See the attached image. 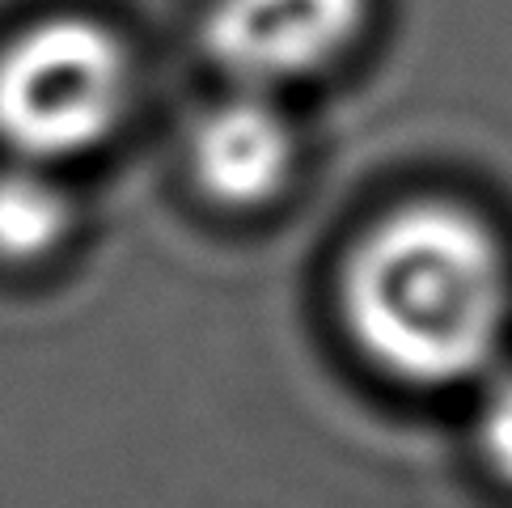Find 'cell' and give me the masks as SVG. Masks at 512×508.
I'll return each instance as SVG.
<instances>
[{
    "label": "cell",
    "instance_id": "cell-4",
    "mask_svg": "<svg viewBox=\"0 0 512 508\" xmlns=\"http://www.w3.org/2000/svg\"><path fill=\"white\" fill-rule=\"evenodd\" d=\"M187 166L212 204L263 208L297 174V132L276 94L233 85L191 123Z\"/></svg>",
    "mask_w": 512,
    "mask_h": 508
},
{
    "label": "cell",
    "instance_id": "cell-6",
    "mask_svg": "<svg viewBox=\"0 0 512 508\" xmlns=\"http://www.w3.org/2000/svg\"><path fill=\"white\" fill-rule=\"evenodd\" d=\"M474 437H479L483 462L496 479L512 487V365L483 377V398L474 411Z\"/></svg>",
    "mask_w": 512,
    "mask_h": 508
},
{
    "label": "cell",
    "instance_id": "cell-5",
    "mask_svg": "<svg viewBox=\"0 0 512 508\" xmlns=\"http://www.w3.org/2000/svg\"><path fill=\"white\" fill-rule=\"evenodd\" d=\"M77 229V195L60 166L9 157L0 166V259L43 263Z\"/></svg>",
    "mask_w": 512,
    "mask_h": 508
},
{
    "label": "cell",
    "instance_id": "cell-2",
    "mask_svg": "<svg viewBox=\"0 0 512 508\" xmlns=\"http://www.w3.org/2000/svg\"><path fill=\"white\" fill-rule=\"evenodd\" d=\"M136 102V56L89 13H47L0 43V144L68 166L119 136Z\"/></svg>",
    "mask_w": 512,
    "mask_h": 508
},
{
    "label": "cell",
    "instance_id": "cell-1",
    "mask_svg": "<svg viewBox=\"0 0 512 508\" xmlns=\"http://www.w3.org/2000/svg\"><path fill=\"white\" fill-rule=\"evenodd\" d=\"M339 314L377 373L415 390L470 386L496 373L512 318L508 250L457 199H411L352 242Z\"/></svg>",
    "mask_w": 512,
    "mask_h": 508
},
{
    "label": "cell",
    "instance_id": "cell-3",
    "mask_svg": "<svg viewBox=\"0 0 512 508\" xmlns=\"http://www.w3.org/2000/svg\"><path fill=\"white\" fill-rule=\"evenodd\" d=\"M373 0H212L204 51L237 89L280 94L356 51Z\"/></svg>",
    "mask_w": 512,
    "mask_h": 508
}]
</instances>
